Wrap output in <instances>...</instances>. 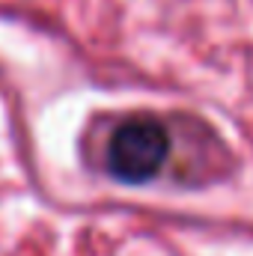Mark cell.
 Instances as JSON below:
<instances>
[{"mask_svg":"<svg viewBox=\"0 0 253 256\" xmlns=\"http://www.w3.org/2000/svg\"><path fill=\"white\" fill-rule=\"evenodd\" d=\"M170 149H173V140L161 120L128 116L110 131L104 167L122 185H143L164 170Z\"/></svg>","mask_w":253,"mask_h":256,"instance_id":"cell-1","label":"cell"}]
</instances>
